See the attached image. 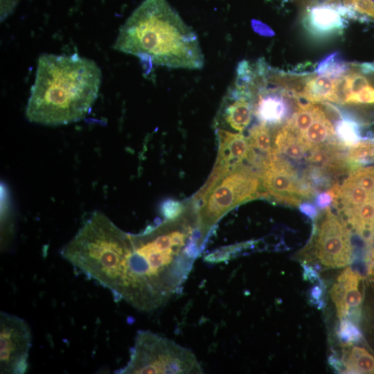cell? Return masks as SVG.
Returning <instances> with one entry per match:
<instances>
[{
    "mask_svg": "<svg viewBox=\"0 0 374 374\" xmlns=\"http://www.w3.org/2000/svg\"><path fill=\"white\" fill-rule=\"evenodd\" d=\"M130 250L114 299L152 312L166 305L186 280L202 249L198 230L178 217L130 234Z\"/></svg>",
    "mask_w": 374,
    "mask_h": 374,
    "instance_id": "6da1fadb",
    "label": "cell"
},
{
    "mask_svg": "<svg viewBox=\"0 0 374 374\" xmlns=\"http://www.w3.org/2000/svg\"><path fill=\"white\" fill-rule=\"evenodd\" d=\"M114 48L139 58L145 73L154 65L200 69L197 35L167 0H144L121 26Z\"/></svg>",
    "mask_w": 374,
    "mask_h": 374,
    "instance_id": "7a4b0ae2",
    "label": "cell"
},
{
    "mask_svg": "<svg viewBox=\"0 0 374 374\" xmlns=\"http://www.w3.org/2000/svg\"><path fill=\"white\" fill-rule=\"evenodd\" d=\"M101 78L96 63L77 53L41 55L26 108L27 118L51 126L82 119L97 98Z\"/></svg>",
    "mask_w": 374,
    "mask_h": 374,
    "instance_id": "3957f363",
    "label": "cell"
},
{
    "mask_svg": "<svg viewBox=\"0 0 374 374\" xmlns=\"http://www.w3.org/2000/svg\"><path fill=\"white\" fill-rule=\"evenodd\" d=\"M130 247L129 234L105 214L95 211L62 249L77 271L111 290L121 274Z\"/></svg>",
    "mask_w": 374,
    "mask_h": 374,
    "instance_id": "277c9868",
    "label": "cell"
},
{
    "mask_svg": "<svg viewBox=\"0 0 374 374\" xmlns=\"http://www.w3.org/2000/svg\"><path fill=\"white\" fill-rule=\"evenodd\" d=\"M259 172L242 164L221 177L197 201L196 224L202 248L217 222L237 206L260 197Z\"/></svg>",
    "mask_w": 374,
    "mask_h": 374,
    "instance_id": "5b68a950",
    "label": "cell"
},
{
    "mask_svg": "<svg viewBox=\"0 0 374 374\" xmlns=\"http://www.w3.org/2000/svg\"><path fill=\"white\" fill-rule=\"evenodd\" d=\"M122 374L202 373L191 350L150 330H139Z\"/></svg>",
    "mask_w": 374,
    "mask_h": 374,
    "instance_id": "8992f818",
    "label": "cell"
},
{
    "mask_svg": "<svg viewBox=\"0 0 374 374\" xmlns=\"http://www.w3.org/2000/svg\"><path fill=\"white\" fill-rule=\"evenodd\" d=\"M313 222L310 240L298 253L299 260L319 269L349 265L353 259V247L346 220L328 207Z\"/></svg>",
    "mask_w": 374,
    "mask_h": 374,
    "instance_id": "52a82bcc",
    "label": "cell"
},
{
    "mask_svg": "<svg viewBox=\"0 0 374 374\" xmlns=\"http://www.w3.org/2000/svg\"><path fill=\"white\" fill-rule=\"evenodd\" d=\"M259 169L261 197L296 206L316 193L292 162L281 155L272 153L262 160Z\"/></svg>",
    "mask_w": 374,
    "mask_h": 374,
    "instance_id": "ba28073f",
    "label": "cell"
},
{
    "mask_svg": "<svg viewBox=\"0 0 374 374\" xmlns=\"http://www.w3.org/2000/svg\"><path fill=\"white\" fill-rule=\"evenodd\" d=\"M31 332L26 322L13 314L0 313L1 373L23 374L28 366Z\"/></svg>",
    "mask_w": 374,
    "mask_h": 374,
    "instance_id": "9c48e42d",
    "label": "cell"
},
{
    "mask_svg": "<svg viewBox=\"0 0 374 374\" xmlns=\"http://www.w3.org/2000/svg\"><path fill=\"white\" fill-rule=\"evenodd\" d=\"M218 140V154L213 170L208 181L201 188L207 192L224 175L248 161L258 163V158L252 149L248 138L241 133H234L218 128L216 130Z\"/></svg>",
    "mask_w": 374,
    "mask_h": 374,
    "instance_id": "30bf717a",
    "label": "cell"
},
{
    "mask_svg": "<svg viewBox=\"0 0 374 374\" xmlns=\"http://www.w3.org/2000/svg\"><path fill=\"white\" fill-rule=\"evenodd\" d=\"M362 283V275L350 267L344 269L337 276L330 294L340 320L348 319L358 323L363 301Z\"/></svg>",
    "mask_w": 374,
    "mask_h": 374,
    "instance_id": "8fae6325",
    "label": "cell"
},
{
    "mask_svg": "<svg viewBox=\"0 0 374 374\" xmlns=\"http://www.w3.org/2000/svg\"><path fill=\"white\" fill-rule=\"evenodd\" d=\"M253 94L256 97L253 112L260 123L277 125L290 118V98L282 89L261 83L256 87Z\"/></svg>",
    "mask_w": 374,
    "mask_h": 374,
    "instance_id": "7c38bea8",
    "label": "cell"
},
{
    "mask_svg": "<svg viewBox=\"0 0 374 374\" xmlns=\"http://www.w3.org/2000/svg\"><path fill=\"white\" fill-rule=\"evenodd\" d=\"M253 93L247 87L233 84L229 89L221 109L224 123L242 133L249 125L253 113Z\"/></svg>",
    "mask_w": 374,
    "mask_h": 374,
    "instance_id": "4fadbf2b",
    "label": "cell"
},
{
    "mask_svg": "<svg viewBox=\"0 0 374 374\" xmlns=\"http://www.w3.org/2000/svg\"><path fill=\"white\" fill-rule=\"evenodd\" d=\"M303 24L311 35L326 37L342 34L348 21L335 3H317L307 8Z\"/></svg>",
    "mask_w": 374,
    "mask_h": 374,
    "instance_id": "5bb4252c",
    "label": "cell"
},
{
    "mask_svg": "<svg viewBox=\"0 0 374 374\" xmlns=\"http://www.w3.org/2000/svg\"><path fill=\"white\" fill-rule=\"evenodd\" d=\"M273 153L285 157L290 161L304 163L310 150L299 136L285 123L273 136Z\"/></svg>",
    "mask_w": 374,
    "mask_h": 374,
    "instance_id": "9a60e30c",
    "label": "cell"
},
{
    "mask_svg": "<svg viewBox=\"0 0 374 374\" xmlns=\"http://www.w3.org/2000/svg\"><path fill=\"white\" fill-rule=\"evenodd\" d=\"M299 137L310 152L314 149L339 141L335 136L334 125L323 108L314 122Z\"/></svg>",
    "mask_w": 374,
    "mask_h": 374,
    "instance_id": "2e32d148",
    "label": "cell"
},
{
    "mask_svg": "<svg viewBox=\"0 0 374 374\" xmlns=\"http://www.w3.org/2000/svg\"><path fill=\"white\" fill-rule=\"evenodd\" d=\"M335 79L326 75H308L302 100L310 103H336Z\"/></svg>",
    "mask_w": 374,
    "mask_h": 374,
    "instance_id": "e0dca14e",
    "label": "cell"
},
{
    "mask_svg": "<svg viewBox=\"0 0 374 374\" xmlns=\"http://www.w3.org/2000/svg\"><path fill=\"white\" fill-rule=\"evenodd\" d=\"M342 363L345 371L350 373H374V356L359 346H346Z\"/></svg>",
    "mask_w": 374,
    "mask_h": 374,
    "instance_id": "ac0fdd59",
    "label": "cell"
},
{
    "mask_svg": "<svg viewBox=\"0 0 374 374\" xmlns=\"http://www.w3.org/2000/svg\"><path fill=\"white\" fill-rule=\"evenodd\" d=\"M333 125L337 140L346 147H351L363 139L359 123L344 112Z\"/></svg>",
    "mask_w": 374,
    "mask_h": 374,
    "instance_id": "d6986e66",
    "label": "cell"
},
{
    "mask_svg": "<svg viewBox=\"0 0 374 374\" xmlns=\"http://www.w3.org/2000/svg\"><path fill=\"white\" fill-rule=\"evenodd\" d=\"M247 138L254 152L258 151L260 154H262L263 159L272 154L273 136L269 125L260 122L253 125L250 129Z\"/></svg>",
    "mask_w": 374,
    "mask_h": 374,
    "instance_id": "ffe728a7",
    "label": "cell"
},
{
    "mask_svg": "<svg viewBox=\"0 0 374 374\" xmlns=\"http://www.w3.org/2000/svg\"><path fill=\"white\" fill-rule=\"evenodd\" d=\"M353 68V63L344 60L338 52L332 53L321 60L317 66L316 73L332 78H338L347 74Z\"/></svg>",
    "mask_w": 374,
    "mask_h": 374,
    "instance_id": "44dd1931",
    "label": "cell"
},
{
    "mask_svg": "<svg viewBox=\"0 0 374 374\" xmlns=\"http://www.w3.org/2000/svg\"><path fill=\"white\" fill-rule=\"evenodd\" d=\"M346 155L353 166L355 164L367 165L374 163V139L362 140L349 147Z\"/></svg>",
    "mask_w": 374,
    "mask_h": 374,
    "instance_id": "7402d4cb",
    "label": "cell"
},
{
    "mask_svg": "<svg viewBox=\"0 0 374 374\" xmlns=\"http://www.w3.org/2000/svg\"><path fill=\"white\" fill-rule=\"evenodd\" d=\"M338 336L345 346H350L362 339V333L356 323L348 319L341 320Z\"/></svg>",
    "mask_w": 374,
    "mask_h": 374,
    "instance_id": "603a6c76",
    "label": "cell"
},
{
    "mask_svg": "<svg viewBox=\"0 0 374 374\" xmlns=\"http://www.w3.org/2000/svg\"><path fill=\"white\" fill-rule=\"evenodd\" d=\"M344 104H374V86L368 84L358 93L349 94Z\"/></svg>",
    "mask_w": 374,
    "mask_h": 374,
    "instance_id": "cb8c5ba5",
    "label": "cell"
},
{
    "mask_svg": "<svg viewBox=\"0 0 374 374\" xmlns=\"http://www.w3.org/2000/svg\"><path fill=\"white\" fill-rule=\"evenodd\" d=\"M161 210L166 220H175L181 216L183 206L180 202L170 199L163 204Z\"/></svg>",
    "mask_w": 374,
    "mask_h": 374,
    "instance_id": "d4e9b609",
    "label": "cell"
},
{
    "mask_svg": "<svg viewBox=\"0 0 374 374\" xmlns=\"http://www.w3.org/2000/svg\"><path fill=\"white\" fill-rule=\"evenodd\" d=\"M324 288L322 283L316 285L310 290V301L311 304L317 305L319 309L322 308L323 303Z\"/></svg>",
    "mask_w": 374,
    "mask_h": 374,
    "instance_id": "484cf974",
    "label": "cell"
},
{
    "mask_svg": "<svg viewBox=\"0 0 374 374\" xmlns=\"http://www.w3.org/2000/svg\"><path fill=\"white\" fill-rule=\"evenodd\" d=\"M315 205L319 209H325L333 203V197L328 191L319 193L315 197Z\"/></svg>",
    "mask_w": 374,
    "mask_h": 374,
    "instance_id": "4316f807",
    "label": "cell"
},
{
    "mask_svg": "<svg viewBox=\"0 0 374 374\" xmlns=\"http://www.w3.org/2000/svg\"><path fill=\"white\" fill-rule=\"evenodd\" d=\"M251 27L255 32L262 36L272 37L275 35L269 26L257 19L251 20Z\"/></svg>",
    "mask_w": 374,
    "mask_h": 374,
    "instance_id": "83f0119b",
    "label": "cell"
},
{
    "mask_svg": "<svg viewBox=\"0 0 374 374\" xmlns=\"http://www.w3.org/2000/svg\"><path fill=\"white\" fill-rule=\"evenodd\" d=\"M299 211L311 219L312 221L317 217L319 214L318 208L315 204H312L309 202H301L299 205Z\"/></svg>",
    "mask_w": 374,
    "mask_h": 374,
    "instance_id": "f1b7e54d",
    "label": "cell"
},
{
    "mask_svg": "<svg viewBox=\"0 0 374 374\" xmlns=\"http://www.w3.org/2000/svg\"><path fill=\"white\" fill-rule=\"evenodd\" d=\"M18 0H1V19L4 20L15 8Z\"/></svg>",
    "mask_w": 374,
    "mask_h": 374,
    "instance_id": "f546056e",
    "label": "cell"
},
{
    "mask_svg": "<svg viewBox=\"0 0 374 374\" xmlns=\"http://www.w3.org/2000/svg\"><path fill=\"white\" fill-rule=\"evenodd\" d=\"M368 276L371 281L374 282V265H368Z\"/></svg>",
    "mask_w": 374,
    "mask_h": 374,
    "instance_id": "4dcf8cb0",
    "label": "cell"
},
{
    "mask_svg": "<svg viewBox=\"0 0 374 374\" xmlns=\"http://www.w3.org/2000/svg\"></svg>",
    "mask_w": 374,
    "mask_h": 374,
    "instance_id": "1f68e13d",
    "label": "cell"
}]
</instances>
